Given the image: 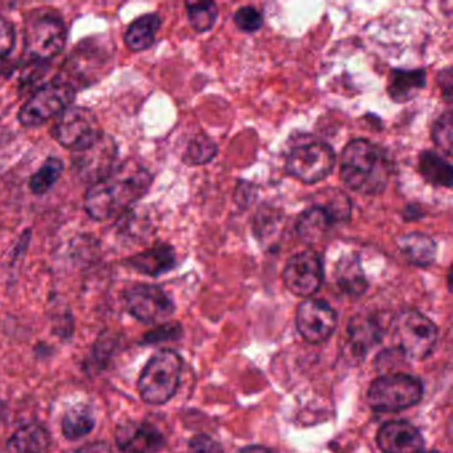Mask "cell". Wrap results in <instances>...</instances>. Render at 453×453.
Wrapping results in <instances>:
<instances>
[{"label": "cell", "mask_w": 453, "mask_h": 453, "mask_svg": "<svg viewBox=\"0 0 453 453\" xmlns=\"http://www.w3.org/2000/svg\"><path fill=\"white\" fill-rule=\"evenodd\" d=\"M152 180L150 171L136 161L116 165L107 176L89 187L84 200L86 211L96 221L115 219L147 195Z\"/></svg>", "instance_id": "6da1fadb"}, {"label": "cell", "mask_w": 453, "mask_h": 453, "mask_svg": "<svg viewBox=\"0 0 453 453\" xmlns=\"http://www.w3.org/2000/svg\"><path fill=\"white\" fill-rule=\"evenodd\" d=\"M391 173L388 153L368 140H352L342 152V181L359 195L383 193L388 187Z\"/></svg>", "instance_id": "7a4b0ae2"}, {"label": "cell", "mask_w": 453, "mask_h": 453, "mask_svg": "<svg viewBox=\"0 0 453 453\" xmlns=\"http://www.w3.org/2000/svg\"><path fill=\"white\" fill-rule=\"evenodd\" d=\"M182 359L173 349L156 352L142 370L139 392L148 404L160 405L176 395L181 380Z\"/></svg>", "instance_id": "3957f363"}, {"label": "cell", "mask_w": 453, "mask_h": 453, "mask_svg": "<svg viewBox=\"0 0 453 453\" xmlns=\"http://www.w3.org/2000/svg\"><path fill=\"white\" fill-rule=\"evenodd\" d=\"M424 387L420 379L404 372L386 373L371 383L368 405L378 412H397L421 402Z\"/></svg>", "instance_id": "277c9868"}, {"label": "cell", "mask_w": 453, "mask_h": 453, "mask_svg": "<svg viewBox=\"0 0 453 453\" xmlns=\"http://www.w3.org/2000/svg\"><path fill=\"white\" fill-rule=\"evenodd\" d=\"M67 41V30L59 15L36 12L26 22V54L30 60L46 63L62 54Z\"/></svg>", "instance_id": "5b68a950"}, {"label": "cell", "mask_w": 453, "mask_h": 453, "mask_svg": "<svg viewBox=\"0 0 453 453\" xmlns=\"http://www.w3.org/2000/svg\"><path fill=\"white\" fill-rule=\"evenodd\" d=\"M394 335L403 357L424 360L434 352L439 330L426 315L416 310H405L395 318Z\"/></svg>", "instance_id": "8992f818"}, {"label": "cell", "mask_w": 453, "mask_h": 453, "mask_svg": "<svg viewBox=\"0 0 453 453\" xmlns=\"http://www.w3.org/2000/svg\"><path fill=\"white\" fill-rule=\"evenodd\" d=\"M112 63V54L107 44L100 43L97 39L81 42L65 62L63 68L65 76L60 81L70 84L73 89L91 86L110 73Z\"/></svg>", "instance_id": "52a82bcc"}, {"label": "cell", "mask_w": 453, "mask_h": 453, "mask_svg": "<svg viewBox=\"0 0 453 453\" xmlns=\"http://www.w3.org/2000/svg\"><path fill=\"white\" fill-rule=\"evenodd\" d=\"M76 89L58 79L34 92L19 111V121L27 128L43 126L73 107Z\"/></svg>", "instance_id": "ba28073f"}, {"label": "cell", "mask_w": 453, "mask_h": 453, "mask_svg": "<svg viewBox=\"0 0 453 453\" xmlns=\"http://www.w3.org/2000/svg\"><path fill=\"white\" fill-rule=\"evenodd\" d=\"M336 157L327 142H311L293 148L286 160L288 173L304 184H315L330 176Z\"/></svg>", "instance_id": "9c48e42d"}, {"label": "cell", "mask_w": 453, "mask_h": 453, "mask_svg": "<svg viewBox=\"0 0 453 453\" xmlns=\"http://www.w3.org/2000/svg\"><path fill=\"white\" fill-rule=\"evenodd\" d=\"M52 136L62 147L81 152L103 136L99 121L92 111L70 107L55 121Z\"/></svg>", "instance_id": "30bf717a"}, {"label": "cell", "mask_w": 453, "mask_h": 453, "mask_svg": "<svg viewBox=\"0 0 453 453\" xmlns=\"http://www.w3.org/2000/svg\"><path fill=\"white\" fill-rule=\"evenodd\" d=\"M323 278L322 258L314 250L301 251L291 257L282 273L286 288L302 298H310L318 293Z\"/></svg>", "instance_id": "8fae6325"}, {"label": "cell", "mask_w": 453, "mask_h": 453, "mask_svg": "<svg viewBox=\"0 0 453 453\" xmlns=\"http://www.w3.org/2000/svg\"><path fill=\"white\" fill-rule=\"evenodd\" d=\"M126 303L132 317L147 325H163L174 312L173 301L160 286H134L126 293Z\"/></svg>", "instance_id": "7c38bea8"}, {"label": "cell", "mask_w": 453, "mask_h": 453, "mask_svg": "<svg viewBox=\"0 0 453 453\" xmlns=\"http://www.w3.org/2000/svg\"><path fill=\"white\" fill-rule=\"evenodd\" d=\"M296 323L307 343L320 344L335 333L338 315L327 302L307 298L296 309Z\"/></svg>", "instance_id": "4fadbf2b"}, {"label": "cell", "mask_w": 453, "mask_h": 453, "mask_svg": "<svg viewBox=\"0 0 453 453\" xmlns=\"http://www.w3.org/2000/svg\"><path fill=\"white\" fill-rule=\"evenodd\" d=\"M118 157V145L112 137L103 134L91 147L76 152L73 160V171L78 173L84 181L92 184L107 176L116 166Z\"/></svg>", "instance_id": "5bb4252c"}, {"label": "cell", "mask_w": 453, "mask_h": 453, "mask_svg": "<svg viewBox=\"0 0 453 453\" xmlns=\"http://www.w3.org/2000/svg\"><path fill=\"white\" fill-rule=\"evenodd\" d=\"M376 442L383 453H421L424 437L407 420H394L383 424L376 434Z\"/></svg>", "instance_id": "9a60e30c"}, {"label": "cell", "mask_w": 453, "mask_h": 453, "mask_svg": "<svg viewBox=\"0 0 453 453\" xmlns=\"http://www.w3.org/2000/svg\"><path fill=\"white\" fill-rule=\"evenodd\" d=\"M119 448L126 453H155L164 444V437L150 424L129 423L119 426L116 432Z\"/></svg>", "instance_id": "2e32d148"}, {"label": "cell", "mask_w": 453, "mask_h": 453, "mask_svg": "<svg viewBox=\"0 0 453 453\" xmlns=\"http://www.w3.org/2000/svg\"><path fill=\"white\" fill-rule=\"evenodd\" d=\"M336 224H339L336 217L322 203H317L302 211L296 219V232L307 245H317L326 240Z\"/></svg>", "instance_id": "e0dca14e"}, {"label": "cell", "mask_w": 453, "mask_h": 453, "mask_svg": "<svg viewBox=\"0 0 453 453\" xmlns=\"http://www.w3.org/2000/svg\"><path fill=\"white\" fill-rule=\"evenodd\" d=\"M126 264L140 274L160 277L176 267V251L166 243H158L127 259Z\"/></svg>", "instance_id": "ac0fdd59"}, {"label": "cell", "mask_w": 453, "mask_h": 453, "mask_svg": "<svg viewBox=\"0 0 453 453\" xmlns=\"http://www.w3.org/2000/svg\"><path fill=\"white\" fill-rule=\"evenodd\" d=\"M49 432L38 424H28L12 434L0 453H50Z\"/></svg>", "instance_id": "d6986e66"}, {"label": "cell", "mask_w": 453, "mask_h": 453, "mask_svg": "<svg viewBox=\"0 0 453 453\" xmlns=\"http://www.w3.org/2000/svg\"><path fill=\"white\" fill-rule=\"evenodd\" d=\"M397 248L405 258L418 267H428L437 256V245L424 233H408L397 238Z\"/></svg>", "instance_id": "ffe728a7"}, {"label": "cell", "mask_w": 453, "mask_h": 453, "mask_svg": "<svg viewBox=\"0 0 453 453\" xmlns=\"http://www.w3.org/2000/svg\"><path fill=\"white\" fill-rule=\"evenodd\" d=\"M426 83L424 70H394L389 75L388 94L396 103L415 99Z\"/></svg>", "instance_id": "44dd1931"}, {"label": "cell", "mask_w": 453, "mask_h": 453, "mask_svg": "<svg viewBox=\"0 0 453 453\" xmlns=\"http://www.w3.org/2000/svg\"><path fill=\"white\" fill-rule=\"evenodd\" d=\"M336 283L347 296H359L368 288L359 256H346L339 261L335 272Z\"/></svg>", "instance_id": "7402d4cb"}, {"label": "cell", "mask_w": 453, "mask_h": 453, "mask_svg": "<svg viewBox=\"0 0 453 453\" xmlns=\"http://www.w3.org/2000/svg\"><path fill=\"white\" fill-rule=\"evenodd\" d=\"M160 27L161 19L157 14L142 15L129 26L124 42L131 51H145L155 44Z\"/></svg>", "instance_id": "603a6c76"}, {"label": "cell", "mask_w": 453, "mask_h": 453, "mask_svg": "<svg viewBox=\"0 0 453 453\" xmlns=\"http://www.w3.org/2000/svg\"><path fill=\"white\" fill-rule=\"evenodd\" d=\"M349 343L355 354L365 357L373 344L378 343L381 338L380 325L372 318H352L349 326Z\"/></svg>", "instance_id": "cb8c5ba5"}, {"label": "cell", "mask_w": 453, "mask_h": 453, "mask_svg": "<svg viewBox=\"0 0 453 453\" xmlns=\"http://www.w3.org/2000/svg\"><path fill=\"white\" fill-rule=\"evenodd\" d=\"M418 172L434 187H452V165L434 150H424L420 153Z\"/></svg>", "instance_id": "d4e9b609"}, {"label": "cell", "mask_w": 453, "mask_h": 453, "mask_svg": "<svg viewBox=\"0 0 453 453\" xmlns=\"http://www.w3.org/2000/svg\"><path fill=\"white\" fill-rule=\"evenodd\" d=\"M282 227L283 216L280 211H275L274 208H267V206L259 209L256 219H254V233L261 245L273 250L280 238Z\"/></svg>", "instance_id": "484cf974"}, {"label": "cell", "mask_w": 453, "mask_h": 453, "mask_svg": "<svg viewBox=\"0 0 453 453\" xmlns=\"http://www.w3.org/2000/svg\"><path fill=\"white\" fill-rule=\"evenodd\" d=\"M94 426L95 418L87 405H75L63 418V434L70 440L86 436Z\"/></svg>", "instance_id": "4316f807"}, {"label": "cell", "mask_w": 453, "mask_h": 453, "mask_svg": "<svg viewBox=\"0 0 453 453\" xmlns=\"http://www.w3.org/2000/svg\"><path fill=\"white\" fill-rule=\"evenodd\" d=\"M188 18L197 33H208L216 25L219 9L214 2H188Z\"/></svg>", "instance_id": "83f0119b"}, {"label": "cell", "mask_w": 453, "mask_h": 453, "mask_svg": "<svg viewBox=\"0 0 453 453\" xmlns=\"http://www.w3.org/2000/svg\"><path fill=\"white\" fill-rule=\"evenodd\" d=\"M63 169H65V165L59 158L50 157L31 177L30 188L33 193L46 195L47 192H50V189L59 181Z\"/></svg>", "instance_id": "f1b7e54d"}, {"label": "cell", "mask_w": 453, "mask_h": 453, "mask_svg": "<svg viewBox=\"0 0 453 453\" xmlns=\"http://www.w3.org/2000/svg\"><path fill=\"white\" fill-rule=\"evenodd\" d=\"M219 153L216 142L206 136V134H198L188 145L182 161L188 165H203V164L211 163Z\"/></svg>", "instance_id": "f546056e"}, {"label": "cell", "mask_w": 453, "mask_h": 453, "mask_svg": "<svg viewBox=\"0 0 453 453\" xmlns=\"http://www.w3.org/2000/svg\"><path fill=\"white\" fill-rule=\"evenodd\" d=\"M318 203L328 209L334 216L338 219L339 222L349 221L351 216V201L347 195H344L339 189H325L320 190L317 196Z\"/></svg>", "instance_id": "4dcf8cb0"}, {"label": "cell", "mask_w": 453, "mask_h": 453, "mask_svg": "<svg viewBox=\"0 0 453 453\" xmlns=\"http://www.w3.org/2000/svg\"><path fill=\"white\" fill-rule=\"evenodd\" d=\"M432 140L448 156L452 155V113H442L432 127Z\"/></svg>", "instance_id": "1f68e13d"}, {"label": "cell", "mask_w": 453, "mask_h": 453, "mask_svg": "<svg viewBox=\"0 0 453 453\" xmlns=\"http://www.w3.org/2000/svg\"><path fill=\"white\" fill-rule=\"evenodd\" d=\"M234 23L242 33H256L264 25V14L251 6L241 7L234 14Z\"/></svg>", "instance_id": "d6a6232c"}, {"label": "cell", "mask_w": 453, "mask_h": 453, "mask_svg": "<svg viewBox=\"0 0 453 453\" xmlns=\"http://www.w3.org/2000/svg\"><path fill=\"white\" fill-rule=\"evenodd\" d=\"M181 335V327L179 323H163L145 335V343H160V342L172 341Z\"/></svg>", "instance_id": "836d02e7"}, {"label": "cell", "mask_w": 453, "mask_h": 453, "mask_svg": "<svg viewBox=\"0 0 453 453\" xmlns=\"http://www.w3.org/2000/svg\"><path fill=\"white\" fill-rule=\"evenodd\" d=\"M14 47V26H12L9 20L0 17V62H4V60L9 58V55L12 54Z\"/></svg>", "instance_id": "e575fe53"}, {"label": "cell", "mask_w": 453, "mask_h": 453, "mask_svg": "<svg viewBox=\"0 0 453 453\" xmlns=\"http://www.w3.org/2000/svg\"><path fill=\"white\" fill-rule=\"evenodd\" d=\"M189 449L192 453H221L222 448L213 437L205 434L193 436L189 441Z\"/></svg>", "instance_id": "d590c367"}, {"label": "cell", "mask_w": 453, "mask_h": 453, "mask_svg": "<svg viewBox=\"0 0 453 453\" xmlns=\"http://www.w3.org/2000/svg\"><path fill=\"white\" fill-rule=\"evenodd\" d=\"M70 453H113L112 448L107 442L95 441L89 444L83 445L78 449L73 450Z\"/></svg>", "instance_id": "8d00e7d4"}, {"label": "cell", "mask_w": 453, "mask_h": 453, "mask_svg": "<svg viewBox=\"0 0 453 453\" xmlns=\"http://www.w3.org/2000/svg\"><path fill=\"white\" fill-rule=\"evenodd\" d=\"M439 86L442 91V96L449 102L450 95H452V75H450V68L441 71L439 73Z\"/></svg>", "instance_id": "74e56055"}, {"label": "cell", "mask_w": 453, "mask_h": 453, "mask_svg": "<svg viewBox=\"0 0 453 453\" xmlns=\"http://www.w3.org/2000/svg\"><path fill=\"white\" fill-rule=\"evenodd\" d=\"M241 453H272L264 447H248L241 450Z\"/></svg>", "instance_id": "f35d334b"}, {"label": "cell", "mask_w": 453, "mask_h": 453, "mask_svg": "<svg viewBox=\"0 0 453 453\" xmlns=\"http://www.w3.org/2000/svg\"><path fill=\"white\" fill-rule=\"evenodd\" d=\"M426 453H442V452H439V450H431V452H426Z\"/></svg>", "instance_id": "ab89813d"}]
</instances>
